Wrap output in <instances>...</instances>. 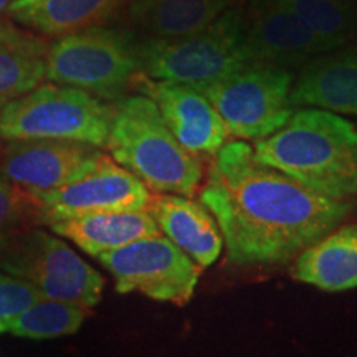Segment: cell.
I'll return each mask as SVG.
<instances>
[{
	"label": "cell",
	"instance_id": "23",
	"mask_svg": "<svg viewBox=\"0 0 357 357\" xmlns=\"http://www.w3.org/2000/svg\"><path fill=\"white\" fill-rule=\"evenodd\" d=\"M42 296L26 280L0 271V334L8 333L12 321Z\"/></svg>",
	"mask_w": 357,
	"mask_h": 357
},
{
	"label": "cell",
	"instance_id": "1",
	"mask_svg": "<svg viewBox=\"0 0 357 357\" xmlns=\"http://www.w3.org/2000/svg\"><path fill=\"white\" fill-rule=\"evenodd\" d=\"M222 231L227 258L238 266L287 265L339 227L354 199H334L255 159L245 141L225 142L200 192Z\"/></svg>",
	"mask_w": 357,
	"mask_h": 357
},
{
	"label": "cell",
	"instance_id": "15",
	"mask_svg": "<svg viewBox=\"0 0 357 357\" xmlns=\"http://www.w3.org/2000/svg\"><path fill=\"white\" fill-rule=\"evenodd\" d=\"M291 105L357 114V48L311 58L289 93Z\"/></svg>",
	"mask_w": 357,
	"mask_h": 357
},
{
	"label": "cell",
	"instance_id": "10",
	"mask_svg": "<svg viewBox=\"0 0 357 357\" xmlns=\"http://www.w3.org/2000/svg\"><path fill=\"white\" fill-rule=\"evenodd\" d=\"M151 192L134 174L102 153L100 160L68 184L33 197L42 220L53 223L63 218L114 211H141L147 207Z\"/></svg>",
	"mask_w": 357,
	"mask_h": 357
},
{
	"label": "cell",
	"instance_id": "8",
	"mask_svg": "<svg viewBox=\"0 0 357 357\" xmlns=\"http://www.w3.org/2000/svg\"><path fill=\"white\" fill-rule=\"evenodd\" d=\"M0 268L32 283L43 296L86 310L101 301L105 278L83 258L47 231L32 230L2 250Z\"/></svg>",
	"mask_w": 357,
	"mask_h": 357
},
{
	"label": "cell",
	"instance_id": "25",
	"mask_svg": "<svg viewBox=\"0 0 357 357\" xmlns=\"http://www.w3.org/2000/svg\"><path fill=\"white\" fill-rule=\"evenodd\" d=\"M13 0H0V13H3L7 10V7L10 6Z\"/></svg>",
	"mask_w": 357,
	"mask_h": 357
},
{
	"label": "cell",
	"instance_id": "11",
	"mask_svg": "<svg viewBox=\"0 0 357 357\" xmlns=\"http://www.w3.org/2000/svg\"><path fill=\"white\" fill-rule=\"evenodd\" d=\"M101 147L70 139H12L3 149L2 174L30 197L48 194L88 172Z\"/></svg>",
	"mask_w": 357,
	"mask_h": 357
},
{
	"label": "cell",
	"instance_id": "7",
	"mask_svg": "<svg viewBox=\"0 0 357 357\" xmlns=\"http://www.w3.org/2000/svg\"><path fill=\"white\" fill-rule=\"evenodd\" d=\"M289 68L248 61L202 89L220 114L227 132L238 139H263L284 126L294 113Z\"/></svg>",
	"mask_w": 357,
	"mask_h": 357
},
{
	"label": "cell",
	"instance_id": "16",
	"mask_svg": "<svg viewBox=\"0 0 357 357\" xmlns=\"http://www.w3.org/2000/svg\"><path fill=\"white\" fill-rule=\"evenodd\" d=\"M294 258L296 281L328 293L357 288V223L336 227Z\"/></svg>",
	"mask_w": 357,
	"mask_h": 357
},
{
	"label": "cell",
	"instance_id": "13",
	"mask_svg": "<svg viewBox=\"0 0 357 357\" xmlns=\"http://www.w3.org/2000/svg\"><path fill=\"white\" fill-rule=\"evenodd\" d=\"M243 45L248 61L287 68L333 50L296 13L276 0H248Z\"/></svg>",
	"mask_w": 357,
	"mask_h": 357
},
{
	"label": "cell",
	"instance_id": "19",
	"mask_svg": "<svg viewBox=\"0 0 357 357\" xmlns=\"http://www.w3.org/2000/svg\"><path fill=\"white\" fill-rule=\"evenodd\" d=\"M50 43L8 20H0V109L45 79Z\"/></svg>",
	"mask_w": 357,
	"mask_h": 357
},
{
	"label": "cell",
	"instance_id": "12",
	"mask_svg": "<svg viewBox=\"0 0 357 357\" xmlns=\"http://www.w3.org/2000/svg\"><path fill=\"white\" fill-rule=\"evenodd\" d=\"M131 86L151 98L174 137L190 154H212L227 142L225 124L202 91L189 84L154 79L137 71Z\"/></svg>",
	"mask_w": 357,
	"mask_h": 357
},
{
	"label": "cell",
	"instance_id": "17",
	"mask_svg": "<svg viewBox=\"0 0 357 357\" xmlns=\"http://www.w3.org/2000/svg\"><path fill=\"white\" fill-rule=\"evenodd\" d=\"M129 0H13L6 13L25 29L61 37L108 24Z\"/></svg>",
	"mask_w": 357,
	"mask_h": 357
},
{
	"label": "cell",
	"instance_id": "18",
	"mask_svg": "<svg viewBox=\"0 0 357 357\" xmlns=\"http://www.w3.org/2000/svg\"><path fill=\"white\" fill-rule=\"evenodd\" d=\"M52 230L95 258L134 240L160 234L158 223L147 212V208L100 212L63 218L53 222Z\"/></svg>",
	"mask_w": 357,
	"mask_h": 357
},
{
	"label": "cell",
	"instance_id": "24",
	"mask_svg": "<svg viewBox=\"0 0 357 357\" xmlns=\"http://www.w3.org/2000/svg\"><path fill=\"white\" fill-rule=\"evenodd\" d=\"M30 207H35V202L25 190L6 177L0 178V252L12 242L13 231L25 220Z\"/></svg>",
	"mask_w": 357,
	"mask_h": 357
},
{
	"label": "cell",
	"instance_id": "20",
	"mask_svg": "<svg viewBox=\"0 0 357 357\" xmlns=\"http://www.w3.org/2000/svg\"><path fill=\"white\" fill-rule=\"evenodd\" d=\"M236 0H129V22L147 37H177L212 24Z\"/></svg>",
	"mask_w": 357,
	"mask_h": 357
},
{
	"label": "cell",
	"instance_id": "4",
	"mask_svg": "<svg viewBox=\"0 0 357 357\" xmlns=\"http://www.w3.org/2000/svg\"><path fill=\"white\" fill-rule=\"evenodd\" d=\"M243 40L245 10L235 3L197 32L134 40V55L137 71L146 77L202 91L248 63Z\"/></svg>",
	"mask_w": 357,
	"mask_h": 357
},
{
	"label": "cell",
	"instance_id": "6",
	"mask_svg": "<svg viewBox=\"0 0 357 357\" xmlns=\"http://www.w3.org/2000/svg\"><path fill=\"white\" fill-rule=\"evenodd\" d=\"M136 73L131 33L105 25L56 37L47 52L48 82L79 88L100 100L124 96Z\"/></svg>",
	"mask_w": 357,
	"mask_h": 357
},
{
	"label": "cell",
	"instance_id": "21",
	"mask_svg": "<svg viewBox=\"0 0 357 357\" xmlns=\"http://www.w3.org/2000/svg\"><path fill=\"white\" fill-rule=\"evenodd\" d=\"M86 312L75 303L42 296L12 321L8 333L33 341L70 336L82 328Z\"/></svg>",
	"mask_w": 357,
	"mask_h": 357
},
{
	"label": "cell",
	"instance_id": "9",
	"mask_svg": "<svg viewBox=\"0 0 357 357\" xmlns=\"http://www.w3.org/2000/svg\"><path fill=\"white\" fill-rule=\"evenodd\" d=\"M114 278L116 291L184 306L194 296L200 266L167 236L153 235L98 255Z\"/></svg>",
	"mask_w": 357,
	"mask_h": 357
},
{
	"label": "cell",
	"instance_id": "2",
	"mask_svg": "<svg viewBox=\"0 0 357 357\" xmlns=\"http://www.w3.org/2000/svg\"><path fill=\"white\" fill-rule=\"evenodd\" d=\"M253 153L319 194L357 197V126L333 111H294L283 128L257 141Z\"/></svg>",
	"mask_w": 357,
	"mask_h": 357
},
{
	"label": "cell",
	"instance_id": "14",
	"mask_svg": "<svg viewBox=\"0 0 357 357\" xmlns=\"http://www.w3.org/2000/svg\"><path fill=\"white\" fill-rule=\"evenodd\" d=\"M146 208L159 230L200 268L211 266L218 260L223 236L217 220L204 204L194 202L185 195L158 192L151 195Z\"/></svg>",
	"mask_w": 357,
	"mask_h": 357
},
{
	"label": "cell",
	"instance_id": "3",
	"mask_svg": "<svg viewBox=\"0 0 357 357\" xmlns=\"http://www.w3.org/2000/svg\"><path fill=\"white\" fill-rule=\"evenodd\" d=\"M105 147L149 190L190 197L202 181L199 159L174 137L155 102L141 93L111 105Z\"/></svg>",
	"mask_w": 357,
	"mask_h": 357
},
{
	"label": "cell",
	"instance_id": "5",
	"mask_svg": "<svg viewBox=\"0 0 357 357\" xmlns=\"http://www.w3.org/2000/svg\"><path fill=\"white\" fill-rule=\"evenodd\" d=\"M111 105L79 88L38 84L0 109L2 139H70L105 147Z\"/></svg>",
	"mask_w": 357,
	"mask_h": 357
},
{
	"label": "cell",
	"instance_id": "22",
	"mask_svg": "<svg viewBox=\"0 0 357 357\" xmlns=\"http://www.w3.org/2000/svg\"><path fill=\"white\" fill-rule=\"evenodd\" d=\"M296 13L333 50L357 35V0H276Z\"/></svg>",
	"mask_w": 357,
	"mask_h": 357
}]
</instances>
